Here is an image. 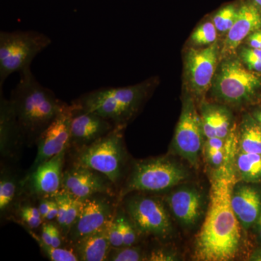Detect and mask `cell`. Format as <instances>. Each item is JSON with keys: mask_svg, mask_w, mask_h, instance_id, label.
Masks as SVG:
<instances>
[{"mask_svg": "<svg viewBox=\"0 0 261 261\" xmlns=\"http://www.w3.org/2000/svg\"><path fill=\"white\" fill-rule=\"evenodd\" d=\"M24 142L14 108L1 94L0 101V153L3 159L15 160Z\"/></svg>", "mask_w": 261, "mask_h": 261, "instance_id": "17", "label": "cell"}, {"mask_svg": "<svg viewBox=\"0 0 261 261\" xmlns=\"http://www.w3.org/2000/svg\"><path fill=\"white\" fill-rule=\"evenodd\" d=\"M255 115H257V116H261V111H258V112H257L256 113H255Z\"/></svg>", "mask_w": 261, "mask_h": 261, "instance_id": "42", "label": "cell"}, {"mask_svg": "<svg viewBox=\"0 0 261 261\" xmlns=\"http://www.w3.org/2000/svg\"><path fill=\"white\" fill-rule=\"evenodd\" d=\"M40 238L47 245L51 243V221H44L41 226Z\"/></svg>", "mask_w": 261, "mask_h": 261, "instance_id": "35", "label": "cell"}, {"mask_svg": "<svg viewBox=\"0 0 261 261\" xmlns=\"http://www.w3.org/2000/svg\"><path fill=\"white\" fill-rule=\"evenodd\" d=\"M144 252L140 247L135 246L112 247L108 254V261L145 260Z\"/></svg>", "mask_w": 261, "mask_h": 261, "instance_id": "30", "label": "cell"}, {"mask_svg": "<svg viewBox=\"0 0 261 261\" xmlns=\"http://www.w3.org/2000/svg\"><path fill=\"white\" fill-rule=\"evenodd\" d=\"M255 120L257 121V123H259V124L261 126V116H257V115H255Z\"/></svg>", "mask_w": 261, "mask_h": 261, "instance_id": "41", "label": "cell"}, {"mask_svg": "<svg viewBox=\"0 0 261 261\" xmlns=\"http://www.w3.org/2000/svg\"><path fill=\"white\" fill-rule=\"evenodd\" d=\"M188 178L185 168L166 157L136 163L121 188L119 199L134 192H161L178 185Z\"/></svg>", "mask_w": 261, "mask_h": 261, "instance_id": "5", "label": "cell"}, {"mask_svg": "<svg viewBox=\"0 0 261 261\" xmlns=\"http://www.w3.org/2000/svg\"><path fill=\"white\" fill-rule=\"evenodd\" d=\"M261 29V9L251 0L238 3V15L224 42V50L231 53L252 33Z\"/></svg>", "mask_w": 261, "mask_h": 261, "instance_id": "16", "label": "cell"}, {"mask_svg": "<svg viewBox=\"0 0 261 261\" xmlns=\"http://www.w3.org/2000/svg\"><path fill=\"white\" fill-rule=\"evenodd\" d=\"M115 185L107 176L80 165L73 164L63 171L62 190L84 200L97 195H115Z\"/></svg>", "mask_w": 261, "mask_h": 261, "instance_id": "12", "label": "cell"}, {"mask_svg": "<svg viewBox=\"0 0 261 261\" xmlns=\"http://www.w3.org/2000/svg\"><path fill=\"white\" fill-rule=\"evenodd\" d=\"M18 84L10 100L14 108L24 142L37 143L41 134L51 124L66 106L33 75L31 68L20 73Z\"/></svg>", "mask_w": 261, "mask_h": 261, "instance_id": "2", "label": "cell"}, {"mask_svg": "<svg viewBox=\"0 0 261 261\" xmlns=\"http://www.w3.org/2000/svg\"><path fill=\"white\" fill-rule=\"evenodd\" d=\"M70 147L75 150L90 145L111 133L116 127L97 113L84 110L72 102Z\"/></svg>", "mask_w": 261, "mask_h": 261, "instance_id": "14", "label": "cell"}, {"mask_svg": "<svg viewBox=\"0 0 261 261\" xmlns=\"http://www.w3.org/2000/svg\"><path fill=\"white\" fill-rule=\"evenodd\" d=\"M247 39L249 47L261 50V29L252 33Z\"/></svg>", "mask_w": 261, "mask_h": 261, "instance_id": "36", "label": "cell"}, {"mask_svg": "<svg viewBox=\"0 0 261 261\" xmlns=\"http://www.w3.org/2000/svg\"><path fill=\"white\" fill-rule=\"evenodd\" d=\"M24 189L23 180L9 168L2 166L0 175V212L1 216L11 214L18 209V199Z\"/></svg>", "mask_w": 261, "mask_h": 261, "instance_id": "22", "label": "cell"}, {"mask_svg": "<svg viewBox=\"0 0 261 261\" xmlns=\"http://www.w3.org/2000/svg\"><path fill=\"white\" fill-rule=\"evenodd\" d=\"M113 197L101 194L83 200L80 216L70 228L67 242L72 245L109 224L117 211Z\"/></svg>", "mask_w": 261, "mask_h": 261, "instance_id": "10", "label": "cell"}, {"mask_svg": "<svg viewBox=\"0 0 261 261\" xmlns=\"http://www.w3.org/2000/svg\"><path fill=\"white\" fill-rule=\"evenodd\" d=\"M19 216L22 224L31 229L34 230L42 226L43 220L39 207L29 203H24L19 206Z\"/></svg>", "mask_w": 261, "mask_h": 261, "instance_id": "31", "label": "cell"}, {"mask_svg": "<svg viewBox=\"0 0 261 261\" xmlns=\"http://www.w3.org/2000/svg\"><path fill=\"white\" fill-rule=\"evenodd\" d=\"M219 47L211 44L204 49H190L185 56V77L196 97H203L211 88L217 70Z\"/></svg>", "mask_w": 261, "mask_h": 261, "instance_id": "11", "label": "cell"}, {"mask_svg": "<svg viewBox=\"0 0 261 261\" xmlns=\"http://www.w3.org/2000/svg\"><path fill=\"white\" fill-rule=\"evenodd\" d=\"M217 29L213 22L206 21L195 29L191 40L197 46L211 45L216 42Z\"/></svg>", "mask_w": 261, "mask_h": 261, "instance_id": "29", "label": "cell"}, {"mask_svg": "<svg viewBox=\"0 0 261 261\" xmlns=\"http://www.w3.org/2000/svg\"><path fill=\"white\" fill-rule=\"evenodd\" d=\"M25 231L37 242L44 256L47 257L51 261H78L79 258L75 255L74 250L72 249L64 248V247H54L44 243L40 238V235H37L34 230L23 226Z\"/></svg>", "mask_w": 261, "mask_h": 261, "instance_id": "25", "label": "cell"}, {"mask_svg": "<svg viewBox=\"0 0 261 261\" xmlns=\"http://www.w3.org/2000/svg\"><path fill=\"white\" fill-rule=\"evenodd\" d=\"M109 224L72 244V248L79 260H107L112 248L108 236Z\"/></svg>", "mask_w": 261, "mask_h": 261, "instance_id": "20", "label": "cell"}, {"mask_svg": "<svg viewBox=\"0 0 261 261\" xmlns=\"http://www.w3.org/2000/svg\"><path fill=\"white\" fill-rule=\"evenodd\" d=\"M201 119L206 138L217 137L226 140L229 135L231 116L226 108L215 105H204Z\"/></svg>", "mask_w": 261, "mask_h": 261, "instance_id": "21", "label": "cell"}, {"mask_svg": "<svg viewBox=\"0 0 261 261\" xmlns=\"http://www.w3.org/2000/svg\"><path fill=\"white\" fill-rule=\"evenodd\" d=\"M116 216L121 224L123 233V245L125 247L135 246L138 242L139 232L133 221L126 212L121 209H117Z\"/></svg>", "mask_w": 261, "mask_h": 261, "instance_id": "28", "label": "cell"}, {"mask_svg": "<svg viewBox=\"0 0 261 261\" xmlns=\"http://www.w3.org/2000/svg\"><path fill=\"white\" fill-rule=\"evenodd\" d=\"M236 177L221 168L211 182L210 201L205 221L195 240L197 260H232L241 245V224L231 207Z\"/></svg>", "mask_w": 261, "mask_h": 261, "instance_id": "1", "label": "cell"}, {"mask_svg": "<svg viewBox=\"0 0 261 261\" xmlns=\"http://www.w3.org/2000/svg\"><path fill=\"white\" fill-rule=\"evenodd\" d=\"M237 168L244 181L253 183L261 180V154L240 151L237 158Z\"/></svg>", "mask_w": 261, "mask_h": 261, "instance_id": "24", "label": "cell"}, {"mask_svg": "<svg viewBox=\"0 0 261 261\" xmlns=\"http://www.w3.org/2000/svg\"><path fill=\"white\" fill-rule=\"evenodd\" d=\"M168 205L174 217L186 227L197 224L203 212V199L192 187H182L170 194Z\"/></svg>", "mask_w": 261, "mask_h": 261, "instance_id": "18", "label": "cell"}, {"mask_svg": "<svg viewBox=\"0 0 261 261\" xmlns=\"http://www.w3.org/2000/svg\"><path fill=\"white\" fill-rule=\"evenodd\" d=\"M261 87L256 73L244 66L238 58L221 62L213 80V96L226 104L238 106L251 100Z\"/></svg>", "mask_w": 261, "mask_h": 261, "instance_id": "7", "label": "cell"}, {"mask_svg": "<svg viewBox=\"0 0 261 261\" xmlns=\"http://www.w3.org/2000/svg\"><path fill=\"white\" fill-rule=\"evenodd\" d=\"M125 212L140 233L166 240L173 231L171 219L162 201L143 195L125 196Z\"/></svg>", "mask_w": 261, "mask_h": 261, "instance_id": "8", "label": "cell"}, {"mask_svg": "<svg viewBox=\"0 0 261 261\" xmlns=\"http://www.w3.org/2000/svg\"><path fill=\"white\" fill-rule=\"evenodd\" d=\"M53 199H54V200H53V205L51 206V208L50 210H49V213H48L47 216H46L45 219H44V221H54V220H56L57 216H58V203H57L56 200H55L54 197H53Z\"/></svg>", "mask_w": 261, "mask_h": 261, "instance_id": "37", "label": "cell"}, {"mask_svg": "<svg viewBox=\"0 0 261 261\" xmlns=\"http://www.w3.org/2000/svg\"><path fill=\"white\" fill-rule=\"evenodd\" d=\"M238 10V3H231L225 5L216 12L213 18V23L218 32L227 34L236 20Z\"/></svg>", "mask_w": 261, "mask_h": 261, "instance_id": "27", "label": "cell"}, {"mask_svg": "<svg viewBox=\"0 0 261 261\" xmlns=\"http://www.w3.org/2000/svg\"><path fill=\"white\" fill-rule=\"evenodd\" d=\"M72 111V104H67L63 111L39 136L37 141V157L28 173H32L43 163L69 148Z\"/></svg>", "mask_w": 261, "mask_h": 261, "instance_id": "13", "label": "cell"}, {"mask_svg": "<svg viewBox=\"0 0 261 261\" xmlns=\"http://www.w3.org/2000/svg\"><path fill=\"white\" fill-rule=\"evenodd\" d=\"M240 58L243 62L248 61H261V50L252 47H243L240 51Z\"/></svg>", "mask_w": 261, "mask_h": 261, "instance_id": "33", "label": "cell"}, {"mask_svg": "<svg viewBox=\"0 0 261 261\" xmlns=\"http://www.w3.org/2000/svg\"><path fill=\"white\" fill-rule=\"evenodd\" d=\"M155 83L148 80L129 87L98 89L84 94L73 102L97 113L115 127L124 128L138 112Z\"/></svg>", "mask_w": 261, "mask_h": 261, "instance_id": "3", "label": "cell"}, {"mask_svg": "<svg viewBox=\"0 0 261 261\" xmlns=\"http://www.w3.org/2000/svg\"><path fill=\"white\" fill-rule=\"evenodd\" d=\"M251 1L261 9V0H251Z\"/></svg>", "mask_w": 261, "mask_h": 261, "instance_id": "40", "label": "cell"}, {"mask_svg": "<svg viewBox=\"0 0 261 261\" xmlns=\"http://www.w3.org/2000/svg\"><path fill=\"white\" fill-rule=\"evenodd\" d=\"M53 200H54L53 197H50V198L49 197H42V198H40L38 207H39V212H40L41 216H42L44 221L46 216H47L49 210H50Z\"/></svg>", "mask_w": 261, "mask_h": 261, "instance_id": "34", "label": "cell"}, {"mask_svg": "<svg viewBox=\"0 0 261 261\" xmlns=\"http://www.w3.org/2000/svg\"><path fill=\"white\" fill-rule=\"evenodd\" d=\"M123 127H116L108 135L90 145L75 150L73 164L93 169L107 176L115 186L123 178L126 161Z\"/></svg>", "mask_w": 261, "mask_h": 261, "instance_id": "4", "label": "cell"}, {"mask_svg": "<svg viewBox=\"0 0 261 261\" xmlns=\"http://www.w3.org/2000/svg\"><path fill=\"white\" fill-rule=\"evenodd\" d=\"M203 137L201 116L196 110L193 99L187 97L183 102L181 116L173 137V149L187 162L197 168Z\"/></svg>", "mask_w": 261, "mask_h": 261, "instance_id": "9", "label": "cell"}, {"mask_svg": "<svg viewBox=\"0 0 261 261\" xmlns=\"http://www.w3.org/2000/svg\"><path fill=\"white\" fill-rule=\"evenodd\" d=\"M68 150V149H67ZM67 150L43 163L23 179L24 188L31 195L42 197H54L62 190L63 167Z\"/></svg>", "mask_w": 261, "mask_h": 261, "instance_id": "15", "label": "cell"}, {"mask_svg": "<svg viewBox=\"0 0 261 261\" xmlns=\"http://www.w3.org/2000/svg\"><path fill=\"white\" fill-rule=\"evenodd\" d=\"M240 151L261 154V126L256 120L247 118L240 134Z\"/></svg>", "mask_w": 261, "mask_h": 261, "instance_id": "23", "label": "cell"}, {"mask_svg": "<svg viewBox=\"0 0 261 261\" xmlns=\"http://www.w3.org/2000/svg\"><path fill=\"white\" fill-rule=\"evenodd\" d=\"M255 225H256L257 235H258L259 238L261 240V211L260 215H259L258 219H257L256 223H255Z\"/></svg>", "mask_w": 261, "mask_h": 261, "instance_id": "39", "label": "cell"}, {"mask_svg": "<svg viewBox=\"0 0 261 261\" xmlns=\"http://www.w3.org/2000/svg\"><path fill=\"white\" fill-rule=\"evenodd\" d=\"M231 202L242 227L247 230L256 223L261 211V195L256 188L250 185H235Z\"/></svg>", "mask_w": 261, "mask_h": 261, "instance_id": "19", "label": "cell"}, {"mask_svg": "<svg viewBox=\"0 0 261 261\" xmlns=\"http://www.w3.org/2000/svg\"><path fill=\"white\" fill-rule=\"evenodd\" d=\"M50 38L34 31L0 33V86L12 73L30 68L34 58L51 44Z\"/></svg>", "mask_w": 261, "mask_h": 261, "instance_id": "6", "label": "cell"}, {"mask_svg": "<svg viewBox=\"0 0 261 261\" xmlns=\"http://www.w3.org/2000/svg\"><path fill=\"white\" fill-rule=\"evenodd\" d=\"M226 140L215 137L206 138L203 145L204 154L207 162L214 167L220 168L226 159Z\"/></svg>", "mask_w": 261, "mask_h": 261, "instance_id": "26", "label": "cell"}, {"mask_svg": "<svg viewBox=\"0 0 261 261\" xmlns=\"http://www.w3.org/2000/svg\"><path fill=\"white\" fill-rule=\"evenodd\" d=\"M108 236H109L110 243L112 247H123V233H122L121 226L119 220L116 215L108 227Z\"/></svg>", "mask_w": 261, "mask_h": 261, "instance_id": "32", "label": "cell"}, {"mask_svg": "<svg viewBox=\"0 0 261 261\" xmlns=\"http://www.w3.org/2000/svg\"><path fill=\"white\" fill-rule=\"evenodd\" d=\"M250 260L261 261V249H257L252 252L251 256L250 257Z\"/></svg>", "mask_w": 261, "mask_h": 261, "instance_id": "38", "label": "cell"}]
</instances>
